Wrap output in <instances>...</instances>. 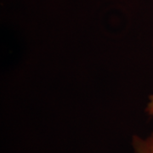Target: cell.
<instances>
[{"mask_svg": "<svg viewBox=\"0 0 153 153\" xmlns=\"http://www.w3.org/2000/svg\"><path fill=\"white\" fill-rule=\"evenodd\" d=\"M131 144L134 153H153V132L146 137L133 135Z\"/></svg>", "mask_w": 153, "mask_h": 153, "instance_id": "obj_1", "label": "cell"}, {"mask_svg": "<svg viewBox=\"0 0 153 153\" xmlns=\"http://www.w3.org/2000/svg\"><path fill=\"white\" fill-rule=\"evenodd\" d=\"M146 112L150 117H152L153 119V94H152L148 98V102L146 107Z\"/></svg>", "mask_w": 153, "mask_h": 153, "instance_id": "obj_2", "label": "cell"}]
</instances>
